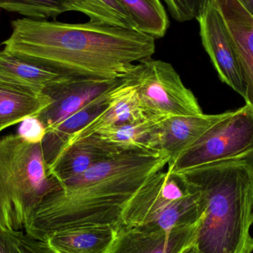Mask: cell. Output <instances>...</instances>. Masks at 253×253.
<instances>
[{"mask_svg": "<svg viewBox=\"0 0 253 253\" xmlns=\"http://www.w3.org/2000/svg\"><path fill=\"white\" fill-rule=\"evenodd\" d=\"M19 248L23 253H56L44 241L37 240L30 237L22 230L18 232Z\"/></svg>", "mask_w": 253, "mask_h": 253, "instance_id": "obj_25", "label": "cell"}, {"mask_svg": "<svg viewBox=\"0 0 253 253\" xmlns=\"http://www.w3.org/2000/svg\"><path fill=\"white\" fill-rule=\"evenodd\" d=\"M168 162L169 157L162 153L142 166L109 178H102L90 168L65 180L31 214L25 233L44 241L53 232L82 226L110 225L120 230L129 202Z\"/></svg>", "mask_w": 253, "mask_h": 253, "instance_id": "obj_2", "label": "cell"}, {"mask_svg": "<svg viewBox=\"0 0 253 253\" xmlns=\"http://www.w3.org/2000/svg\"><path fill=\"white\" fill-rule=\"evenodd\" d=\"M172 17L178 22L196 19L205 0H163Z\"/></svg>", "mask_w": 253, "mask_h": 253, "instance_id": "obj_23", "label": "cell"}, {"mask_svg": "<svg viewBox=\"0 0 253 253\" xmlns=\"http://www.w3.org/2000/svg\"><path fill=\"white\" fill-rule=\"evenodd\" d=\"M18 232L0 226V253H23L19 248Z\"/></svg>", "mask_w": 253, "mask_h": 253, "instance_id": "obj_26", "label": "cell"}, {"mask_svg": "<svg viewBox=\"0 0 253 253\" xmlns=\"http://www.w3.org/2000/svg\"><path fill=\"white\" fill-rule=\"evenodd\" d=\"M172 174L199 193L202 216L196 244L202 252H253V169L246 160Z\"/></svg>", "mask_w": 253, "mask_h": 253, "instance_id": "obj_3", "label": "cell"}, {"mask_svg": "<svg viewBox=\"0 0 253 253\" xmlns=\"http://www.w3.org/2000/svg\"><path fill=\"white\" fill-rule=\"evenodd\" d=\"M11 25L4 51L65 77L123 80L156 51V40L137 30L28 18Z\"/></svg>", "mask_w": 253, "mask_h": 253, "instance_id": "obj_1", "label": "cell"}, {"mask_svg": "<svg viewBox=\"0 0 253 253\" xmlns=\"http://www.w3.org/2000/svg\"><path fill=\"white\" fill-rule=\"evenodd\" d=\"M253 14V0H242Z\"/></svg>", "mask_w": 253, "mask_h": 253, "instance_id": "obj_28", "label": "cell"}, {"mask_svg": "<svg viewBox=\"0 0 253 253\" xmlns=\"http://www.w3.org/2000/svg\"><path fill=\"white\" fill-rule=\"evenodd\" d=\"M200 221L168 231L122 227L111 253H180L196 242Z\"/></svg>", "mask_w": 253, "mask_h": 253, "instance_id": "obj_11", "label": "cell"}, {"mask_svg": "<svg viewBox=\"0 0 253 253\" xmlns=\"http://www.w3.org/2000/svg\"><path fill=\"white\" fill-rule=\"evenodd\" d=\"M114 88L96 98L60 124L47 130L41 143L47 168L57 159L76 132L87 126L108 108Z\"/></svg>", "mask_w": 253, "mask_h": 253, "instance_id": "obj_17", "label": "cell"}, {"mask_svg": "<svg viewBox=\"0 0 253 253\" xmlns=\"http://www.w3.org/2000/svg\"><path fill=\"white\" fill-rule=\"evenodd\" d=\"M123 80H100L65 77L43 90L50 105L38 117L47 130L123 83Z\"/></svg>", "mask_w": 253, "mask_h": 253, "instance_id": "obj_9", "label": "cell"}, {"mask_svg": "<svg viewBox=\"0 0 253 253\" xmlns=\"http://www.w3.org/2000/svg\"><path fill=\"white\" fill-rule=\"evenodd\" d=\"M0 8L38 20L69 11L68 0H0Z\"/></svg>", "mask_w": 253, "mask_h": 253, "instance_id": "obj_22", "label": "cell"}, {"mask_svg": "<svg viewBox=\"0 0 253 253\" xmlns=\"http://www.w3.org/2000/svg\"><path fill=\"white\" fill-rule=\"evenodd\" d=\"M202 216L199 193L165 168L150 178L129 202L122 227L168 231L196 224Z\"/></svg>", "mask_w": 253, "mask_h": 253, "instance_id": "obj_5", "label": "cell"}, {"mask_svg": "<svg viewBox=\"0 0 253 253\" xmlns=\"http://www.w3.org/2000/svg\"><path fill=\"white\" fill-rule=\"evenodd\" d=\"M196 19L204 48L220 80L245 99L246 87L237 55L224 21L212 0H205Z\"/></svg>", "mask_w": 253, "mask_h": 253, "instance_id": "obj_8", "label": "cell"}, {"mask_svg": "<svg viewBox=\"0 0 253 253\" xmlns=\"http://www.w3.org/2000/svg\"><path fill=\"white\" fill-rule=\"evenodd\" d=\"M232 111L220 114L177 116L161 120L159 126V150L173 162L193 145L211 126L230 115Z\"/></svg>", "mask_w": 253, "mask_h": 253, "instance_id": "obj_13", "label": "cell"}, {"mask_svg": "<svg viewBox=\"0 0 253 253\" xmlns=\"http://www.w3.org/2000/svg\"><path fill=\"white\" fill-rule=\"evenodd\" d=\"M65 77L4 50L0 51V80L43 91Z\"/></svg>", "mask_w": 253, "mask_h": 253, "instance_id": "obj_19", "label": "cell"}, {"mask_svg": "<svg viewBox=\"0 0 253 253\" xmlns=\"http://www.w3.org/2000/svg\"><path fill=\"white\" fill-rule=\"evenodd\" d=\"M122 152L93 134L67 147L47 167V171L59 184L85 172L96 164L115 157Z\"/></svg>", "mask_w": 253, "mask_h": 253, "instance_id": "obj_12", "label": "cell"}, {"mask_svg": "<svg viewBox=\"0 0 253 253\" xmlns=\"http://www.w3.org/2000/svg\"><path fill=\"white\" fill-rule=\"evenodd\" d=\"M136 90L146 115L152 118L203 114L193 92L171 64L151 58L135 64L125 78Z\"/></svg>", "mask_w": 253, "mask_h": 253, "instance_id": "obj_7", "label": "cell"}, {"mask_svg": "<svg viewBox=\"0 0 253 253\" xmlns=\"http://www.w3.org/2000/svg\"><path fill=\"white\" fill-rule=\"evenodd\" d=\"M228 31L246 87V105L253 109V14L242 0H212Z\"/></svg>", "mask_w": 253, "mask_h": 253, "instance_id": "obj_10", "label": "cell"}, {"mask_svg": "<svg viewBox=\"0 0 253 253\" xmlns=\"http://www.w3.org/2000/svg\"><path fill=\"white\" fill-rule=\"evenodd\" d=\"M165 118H147L142 121L112 126L99 131L101 139L122 151L130 150H159V126Z\"/></svg>", "mask_w": 253, "mask_h": 253, "instance_id": "obj_18", "label": "cell"}, {"mask_svg": "<svg viewBox=\"0 0 253 253\" xmlns=\"http://www.w3.org/2000/svg\"><path fill=\"white\" fill-rule=\"evenodd\" d=\"M68 4L69 11L86 15L88 22L93 25L137 30L132 18L118 0H68Z\"/></svg>", "mask_w": 253, "mask_h": 253, "instance_id": "obj_20", "label": "cell"}, {"mask_svg": "<svg viewBox=\"0 0 253 253\" xmlns=\"http://www.w3.org/2000/svg\"><path fill=\"white\" fill-rule=\"evenodd\" d=\"M47 129L38 117H29L21 123L18 135L30 144H41Z\"/></svg>", "mask_w": 253, "mask_h": 253, "instance_id": "obj_24", "label": "cell"}, {"mask_svg": "<svg viewBox=\"0 0 253 253\" xmlns=\"http://www.w3.org/2000/svg\"><path fill=\"white\" fill-rule=\"evenodd\" d=\"M42 90L0 80V132L39 114L50 105Z\"/></svg>", "mask_w": 253, "mask_h": 253, "instance_id": "obj_16", "label": "cell"}, {"mask_svg": "<svg viewBox=\"0 0 253 253\" xmlns=\"http://www.w3.org/2000/svg\"><path fill=\"white\" fill-rule=\"evenodd\" d=\"M180 253H205L202 252L197 245H196V242L194 243L187 246V248H184L182 251Z\"/></svg>", "mask_w": 253, "mask_h": 253, "instance_id": "obj_27", "label": "cell"}, {"mask_svg": "<svg viewBox=\"0 0 253 253\" xmlns=\"http://www.w3.org/2000/svg\"><path fill=\"white\" fill-rule=\"evenodd\" d=\"M247 162H248V163L250 164V165H251V167H252L253 169V156L251 158V159H248V160H247Z\"/></svg>", "mask_w": 253, "mask_h": 253, "instance_id": "obj_29", "label": "cell"}, {"mask_svg": "<svg viewBox=\"0 0 253 253\" xmlns=\"http://www.w3.org/2000/svg\"><path fill=\"white\" fill-rule=\"evenodd\" d=\"M59 187L49 175L41 144L18 134L0 139V226L23 230L43 199Z\"/></svg>", "mask_w": 253, "mask_h": 253, "instance_id": "obj_4", "label": "cell"}, {"mask_svg": "<svg viewBox=\"0 0 253 253\" xmlns=\"http://www.w3.org/2000/svg\"><path fill=\"white\" fill-rule=\"evenodd\" d=\"M132 18L138 31L155 40L165 37L169 19L161 0H118Z\"/></svg>", "mask_w": 253, "mask_h": 253, "instance_id": "obj_21", "label": "cell"}, {"mask_svg": "<svg viewBox=\"0 0 253 253\" xmlns=\"http://www.w3.org/2000/svg\"><path fill=\"white\" fill-rule=\"evenodd\" d=\"M147 118L150 117L144 113L135 87L124 79L123 83L113 90L108 108L87 126L76 132L65 149L76 141L103 129L142 121Z\"/></svg>", "mask_w": 253, "mask_h": 253, "instance_id": "obj_14", "label": "cell"}, {"mask_svg": "<svg viewBox=\"0 0 253 253\" xmlns=\"http://www.w3.org/2000/svg\"><path fill=\"white\" fill-rule=\"evenodd\" d=\"M119 231L110 225L82 226L53 232L44 241L56 253H111Z\"/></svg>", "mask_w": 253, "mask_h": 253, "instance_id": "obj_15", "label": "cell"}, {"mask_svg": "<svg viewBox=\"0 0 253 253\" xmlns=\"http://www.w3.org/2000/svg\"><path fill=\"white\" fill-rule=\"evenodd\" d=\"M253 156V109L249 105L232 111L211 126L167 169L178 173L210 164L248 160Z\"/></svg>", "mask_w": 253, "mask_h": 253, "instance_id": "obj_6", "label": "cell"}]
</instances>
